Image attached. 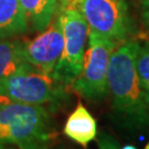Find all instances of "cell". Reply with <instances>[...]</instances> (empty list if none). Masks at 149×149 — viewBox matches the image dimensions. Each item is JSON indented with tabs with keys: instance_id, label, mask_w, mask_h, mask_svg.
Wrapping results in <instances>:
<instances>
[{
	"instance_id": "cell-1",
	"label": "cell",
	"mask_w": 149,
	"mask_h": 149,
	"mask_svg": "<svg viewBox=\"0 0 149 149\" xmlns=\"http://www.w3.org/2000/svg\"><path fill=\"white\" fill-rule=\"evenodd\" d=\"M138 48V42L124 40L113 51L107 73L114 122L132 136L149 132V94L136 71Z\"/></svg>"
},
{
	"instance_id": "cell-2",
	"label": "cell",
	"mask_w": 149,
	"mask_h": 149,
	"mask_svg": "<svg viewBox=\"0 0 149 149\" xmlns=\"http://www.w3.org/2000/svg\"><path fill=\"white\" fill-rule=\"evenodd\" d=\"M56 137L58 132L44 106L17 102L0 104V146L45 149Z\"/></svg>"
},
{
	"instance_id": "cell-3",
	"label": "cell",
	"mask_w": 149,
	"mask_h": 149,
	"mask_svg": "<svg viewBox=\"0 0 149 149\" xmlns=\"http://www.w3.org/2000/svg\"><path fill=\"white\" fill-rule=\"evenodd\" d=\"M68 86L36 69L22 70L0 82V104L8 102L49 105L55 111L69 100Z\"/></svg>"
},
{
	"instance_id": "cell-4",
	"label": "cell",
	"mask_w": 149,
	"mask_h": 149,
	"mask_svg": "<svg viewBox=\"0 0 149 149\" xmlns=\"http://www.w3.org/2000/svg\"><path fill=\"white\" fill-rule=\"evenodd\" d=\"M88 48L85 51L81 74L72 83V90L90 102H100L108 94L107 73L109 59L116 43L95 32L88 33Z\"/></svg>"
},
{
	"instance_id": "cell-5",
	"label": "cell",
	"mask_w": 149,
	"mask_h": 149,
	"mask_svg": "<svg viewBox=\"0 0 149 149\" xmlns=\"http://www.w3.org/2000/svg\"><path fill=\"white\" fill-rule=\"evenodd\" d=\"M56 13L61 17L64 47L51 75L69 87L83 70L90 29L79 9H68Z\"/></svg>"
},
{
	"instance_id": "cell-6",
	"label": "cell",
	"mask_w": 149,
	"mask_h": 149,
	"mask_svg": "<svg viewBox=\"0 0 149 149\" xmlns=\"http://www.w3.org/2000/svg\"><path fill=\"white\" fill-rule=\"evenodd\" d=\"M79 10L90 31L115 42L124 41L132 31L124 0H81Z\"/></svg>"
},
{
	"instance_id": "cell-7",
	"label": "cell",
	"mask_w": 149,
	"mask_h": 149,
	"mask_svg": "<svg viewBox=\"0 0 149 149\" xmlns=\"http://www.w3.org/2000/svg\"><path fill=\"white\" fill-rule=\"evenodd\" d=\"M64 47L61 17L55 13L45 30L32 40H22V52L28 63L36 70L51 74L62 54Z\"/></svg>"
},
{
	"instance_id": "cell-8",
	"label": "cell",
	"mask_w": 149,
	"mask_h": 149,
	"mask_svg": "<svg viewBox=\"0 0 149 149\" xmlns=\"http://www.w3.org/2000/svg\"><path fill=\"white\" fill-rule=\"evenodd\" d=\"M63 134L84 148L97 137V122L81 102L66 119Z\"/></svg>"
},
{
	"instance_id": "cell-9",
	"label": "cell",
	"mask_w": 149,
	"mask_h": 149,
	"mask_svg": "<svg viewBox=\"0 0 149 149\" xmlns=\"http://www.w3.org/2000/svg\"><path fill=\"white\" fill-rule=\"evenodd\" d=\"M28 27L19 0H0V40L26 33Z\"/></svg>"
},
{
	"instance_id": "cell-10",
	"label": "cell",
	"mask_w": 149,
	"mask_h": 149,
	"mask_svg": "<svg viewBox=\"0 0 149 149\" xmlns=\"http://www.w3.org/2000/svg\"><path fill=\"white\" fill-rule=\"evenodd\" d=\"M34 69L22 52V40H0V82L22 70Z\"/></svg>"
},
{
	"instance_id": "cell-11",
	"label": "cell",
	"mask_w": 149,
	"mask_h": 149,
	"mask_svg": "<svg viewBox=\"0 0 149 149\" xmlns=\"http://www.w3.org/2000/svg\"><path fill=\"white\" fill-rule=\"evenodd\" d=\"M28 26L33 31H43L50 26L58 10V0H19Z\"/></svg>"
},
{
	"instance_id": "cell-12",
	"label": "cell",
	"mask_w": 149,
	"mask_h": 149,
	"mask_svg": "<svg viewBox=\"0 0 149 149\" xmlns=\"http://www.w3.org/2000/svg\"><path fill=\"white\" fill-rule=\"evenodd\" d=\"M136 71L143 88L149 94V42L139 44L136 54Z\"/></svg>"
},
{
	"instance_id": "cell-13",
	"label": "cell",
	"mask_w": 149,
	"mask_h": 149,
	"mask_svg": "<svg viewBox=\"0 0 149 149\" xmlns=\"http://www.w3.org/2000/svg\"><path fill=\"white\" fill-rule=\"evenodd\" d=\"M95 140L97 141L98 149H119L117 140L105 132H101L97 134Z\"/></svg>"
},
{
	"instance_id": "cell-14",
	"label": "cell",
	"mask_w": 149,
	"mask_h": 149,
	"mask_svg": "<svg viewBox=\"0 0 149 149\" xmlns=\"http://www.w3.org/2000/svg\"><path fill=\"white\" fill-rule=\"evenodd\" d=\"M81 0H58L56 12L68 10V9H79Z\"/></svg>"
},
{
	"instance_id": "cell-15",
	"label": "cell",
	"mask_w": 149,
	"mask_h": 149,
	"mask_svg": "<svg viewBox=\"0 0 149 149\" xmlns=\"http://www.w3.org/2000/svg\"><path fill=\"white\" fill-rule=\"evenodd\" d=\"M141 16L146 27L149 29V0H144L141 3Z\"/></svg>"
},
{
	"instance_id": "cell-16",
	"label": "cell",
	"mask_w": 149,
	"mask_h": 149,
	"mask_svg": "<svg viewBox=\"0 0 149 149\" xmlns=\"http://www.w3.org/2000/svg\"><path fill=\"white\" fill-rule=\"evenodd\" d=\"M45 149H68V148H65V147H62V146H53V145H51V146L47 147Z\"/></svg>"
},
{
	"instance_id": "cell-17",
	"label": "cell",
	"mask_w": 149,
	"mask_h": 149,
	"mask_svg": "<svg viewBox=\"0 0 149 149\" xmlns=\"http://www.w3.org/2000/svg\"><path fill=\"white\" fill-rule=\"evenodd\" d=\"M119 149H137L135 146H133V145H125V146H123L122 148Z\"/></svg>"
},
{
	"instance_id": "cell-18",
	"label": "cell",
	"mask_w": 149,
	"mask_h": 149,
	"mask_svg": "<svg viewBox=\"0 0 149 149\" xmlns=\"http://www.w3.org/2000/svg\"><path fill=\"white\" fill-rule=\"evenodd\" d=\"M0 149H16L12 146H0Z\"/></svg>"
},
{
	"instance_id": "cell-19",
	"label": "cell",
	"mask_w": 149,
	"mask_h": 149,
	"mask_svg": "<svg viewBox=\"0 0 149 149\" xmlns=\"http://www.w3.org/2000/svg\"><path fill=\"white\" fill-rule=\"evenodd\" d=\"M144 149H149V143L147 145H146V146H145V148Z\"/></svg>"
}]
</instances>
